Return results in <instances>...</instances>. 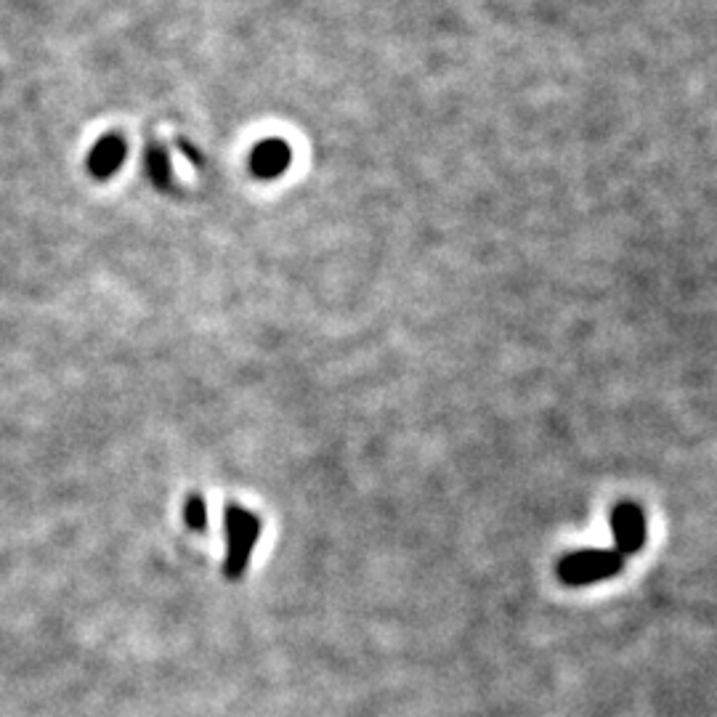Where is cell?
I'll return each instance as SVG.
<instances>
[{
    "mask_svg": "<svg viewBox=\"0 0 717 717\" xmlns=\"http://www.w3.org/2000/svg\"><path fill=\"white\" fill-rule=\"evenodd\" d=\"M611 529L617 540L614 550L619 556H633L646 542V516L635 502H619L617 508L611 510Z\"/></svg>",
    "mask_w": 717,
    "mask_h": 717,
    "instance_id": "obj_2",
    "label": "cell"
},
{
    "mask_svg": "<svg viewBox=\"0 0 717 717\" xmlns=\"http://www.w3.org/2000/svg\"><path fill=\"white\" fill-rule=\"evenodd\" d=\"M622 566H625V556H619L617 550H577L561 558L558 577L571 587L595 585L601 579L619 574Z\"/></svg>",
    "mask_w": 717,
    "mask_h": 717,
    "instance_id": "obj_1",
    "label": "cell"
}]
</instances>
